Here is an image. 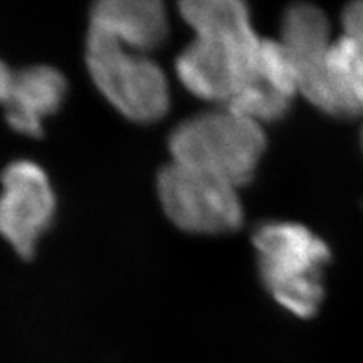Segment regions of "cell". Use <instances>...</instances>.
<instances>
[{"label": "cell", "mask_w": 363, "mask_h": 363, "mask_svg": "<svg viewBox=\"0 0 363 363\" xmlns=\"http://www.w3.org/2000/svg\"><path fill=\"white\" fill-rule=\"evenodd\" d=\"M179 9L195 38L177 57V76L194 96L225 106L256 74L261 39L246 4L185 0Z\"/></svg>", "instance_id": "6da1fadb"}, {"label": "cell", "mask_w": 363, "mask_h": 363, "mask_svg": "<svg viewBox=\"0 0 363 363\" xmlns=\"http://www.w3.org/2000/svg\"><path fill=\"white\" fill-rule=\"evenodd\" d=\"M172 162L220 177L240 189L256 175L266 136L261 125L229 108L184 120L169 138Z\"/></svg>", "instance_id": "7a4b0ae2"}, {"label": "cell", "mask_w": 363, "mask_h": 363, "mask_svg": "<svg viewBox=\"0 0 363 363\" xmlns=\"http://www.w3.org/2000/svg\"><path fill=\"white\" fill-rule=\"evenodd\" d=\"M252 244L266 288L284 310L310 318L323 301V267L331 254L323 239L294 222H267Z\"/></svg>", "instance_id": "3957f363"}, {"label": "cell", "mask_w": 363, "mask_h": 363, "mask_svg": "<svg viewBox=\"0 0 363 363\" xmlns=\"http://www.w3.org/2000/svg\"><path fill=\"white\" fill-rule=\"evenodd\" d=\"M84 59L99 93L128 120L153 123L170 110L169 79L148 54L88 29Z\"/></svg>", "instance_id": "277c9868"}, {"label": "cell", "mask_w": 363, "mask_h": 363, "mask_svg": "<svg viewBox=\"0 0 363 363\" xmlns=\"http://www.w3.org/2000/svg\"><path fill=\"white\" fill-rule=\"evenodd\" d=\"M158 199L179 229L192 234H227L244 219L238 187L220 177L172 162L157 180Z\"/></svg>", "instance_id": "5b68a950"}, {"label": "cell", "mask_w": 363, "mask_h": 363, "mask_svg": "<svg viewBox=\"0 0 363 363\" xmlns=\"http://www.w3.org/2000/svg\"><path fill=\"white\" fill-rule=\"evenodd\" d=\"M0 235L22 257H33L56 214V195L43 167L17 160L0 177Z\"/></svg>", "instance_id": "8992f818"}, {"label": "cell", "mask_w": 363, "mask_h": 363, "mask_svg": "<svg viewBox=\"0 0 363 363\" xmlns=\"http://www.w3.org/2000/svg\"><path fill=\"white\" fill-rule=\"evenodd\" d=\"M279 43L291 59L298 94H303L321 111L337 116L326 74V54L333 40L325 12L308 4L288 9L281 24Z\"/></svg>", "instance_id": "52a82bcc"}, {"label": "cell", "mask_w": 363, "mask_h": 363, "mask_svg": "<svg viewBox=\"0 0 363 363\" xmlns=\"http://www.w3.org/2000/svg\"><path fill=\"white\" fill-rule=\"evenodd\" d=\"M66 93L67 81L52 66H30L13 72L2 103L9 126L21 135L40 136L45 118L62 106Z\"/></svg>", "instance_id": "ba28073f"}, {"label": "cell", "mask_w": 363, "mask_h": 363, "mask_svg": "<svg viewBox=\"0 0 363 363\" xmlns=\"http://www.w3.org/2000/svg\"><path fill=\"white\" fill-rule=\"evenodd\" d=\"M89 29L148 54L167 39L169 17L158 0H101L91 11Z\"/></svg>", "instance_id": "9c48e42d"}, {"label": "cell", "mask_w": 363, "mask_h": 363, "mask_svg": "<svg viewBox=\"0 0 363 363\" xmlns=\"http://www.w3.org/2000/svg\"><path fill=\"white\" fill-rule=\"evenodd\" d=\"M326 74L337 116L363 113V44L342 35L326 54Z\"/></svg>", "instance_id": "30bf717a"}, {"label": "cell", "mask_w": 363, "mask_h": 363, "mask_svg": "<svg viewBox=\"0 0 363 363\" xmlns=\"http://www.w3.org/2000/svg\"><path fill=\"white\" fill-rule=\"evenodd\" d=\"M291 101L293 98H289L288 94L281 93L278 88L259 76H254L235 94L233 101L225 104V108L262 126V123L281 120L291 108Z\"/></svg>", "instance_id": "8fae6325"}, {"label": "cell", "mask_w": 363, "mask_h": 363, "mask_svg": "<svg viewBox=\"0 0 363 363\" xmlns=\"http://www.w3.org/2000/svg\"><path fill=\"white\" fill-rule=\"evenodd\" d=\"M343 34L363 44V0L352 2L343 12Z\"/></svg>", "instance_id": "7c38bea8"}, {"label": "cell", "mask_w": 363, "mask_h": 363, "mask_svg": "<svg viewBox=\"0 0 363 363\" xmlns=\"http://www.w3.org/2000/svg\"><path fill=\"white\" fill-rule=\"evenodd\" d=\"M12 76L13 71L9 69V66L0 59V103L6 101L9 88H11L12 83Z\"/></svg>", "instance_id": "4fadbf2b"}, {"label": "cell", "mask_w": 363, "mask_h": 363, "mask_svg": "<svg viewBox=\"0 0 363 363\" xmlns=\"http://www.w3.org/2000/svg\"><path fill=\"white\" fill-rule=\"evenodd\" d=\"M362 140H363V136H362Z\"/></svg>", "instance_id": "5bb4252c"}]
</instances>
